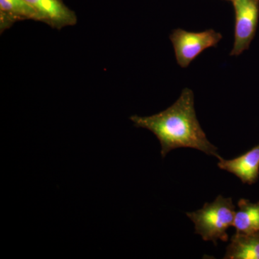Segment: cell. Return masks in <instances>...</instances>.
<instances>
[{
	"instance_id": "cell-1",
	"label": "cell",
	"mask_w": 259,
	"mask_h": 259,
	"mask_svg": "<svg viewBox=\"0 0 259 259\" xmlns=\"http://www.w3.org/2000/svg\"><path fill=\"white\" fill-rule=\"evenodd\" d=\"M130 120L136 127L147 129L156 136L162 158L179 148H194L217 158L220 156L197 120L194 95L190 89H184L178 100L166 110L148 117L133 115Z\"/></svg>"
},
{
	"instance_id": "cell-2",
	"label": "cell",
	"mask_w": 259,
	"mask_h": 259,
	"mask_svg": "<svg viewBox=\"0 0 259 259\" xmlns=\"http://www.w3.org/2000/svg\"><path fill=\"white\" fill-rule=\"evenodd\" d=\"M186 214L193 222L195 233L204 241H212L217 245L218 240L228 241L227 231L233 226L236 206L232 198L219 195L212 203H205L202 208Z\"/></svg>"
},
{
	"instance_id": "cell-3",
	"label": "cell",
	"mask_w": 259,
	"mask_h": 259,
	"mask_svg": "<svg viewBox=\"0 0 259 259\" xmlns=\"http://www.w3.org/2000/svg\"><path fill=\"white\" fill-rule=\"evenodd\" d=\"M222 38L221 32L213 29L202 32H190L177 28L170 35L177 64L182 68L188 67L206 49L217 47Z\"/></svg>"
},
{
	"instance_id": "cell-4",
	"label": "cell",
	"mask_w": 259,
	"mask_h": 259,
	"mask_svg": "<svg viewBox=\"0 0 259 259\" xmlns=\"http://www.w3.org/2000/svg\"><path fill=\"white\" fill-rule=\"evenodd\" d=\"M236 13L234 44L231 56L241 55L250 47L258 25L259 0H232Z\"/></svg>"
},
{
	"instance_id": "cell-5",
	"label": "cell",
	"mask_w": 259,
	"mask_h": 259,
	"mask_svg": "<svg viewBox=\"0 0 259 259\" xmlns=\"http://www.w3.org/2000/svg\"><path fill=\"white\" fill-rule=\"evenodd\" d=\"M37 12L40 22L61 30L77 23V17L62 0H25Z\"/></svg>"
},
{
	"instance_id": "cell-6",
	"label": "cell",
	"mask_w": 259,
	"mask_h": 259,
	"mask_svg": "<svg viewBox=\"0 0 259 259\" xmlns=\"http://www.w3.org/2000/svg\"><path fill=\"white\" fill-rule=\"evenodd\" d=\"M218 166L221 169L230 172L239 178L244 184L253 185L259 177V144L247 151L244 154L226 160L221 156L218 157Z\"/></svg>"
},
{
	"instance_id": "cell-7",
	"label": "cell",
	"mask_w": 259,
	"mask_h": 259,
	"mask_svg": "<svg viewBox=\"0 0 259 259\" xmlns=\"http://www.w3.org/2000/svg\"><path fill=\"white\" fill-rule=\"evenodd\" d=\"M40 22L37 12L25 0H0V32L23 20Z\"/></svg>"
},
{
	"instance_id": "cell-8",
	"label": "cell",
	"mask_w": 259,
	"mask_h": 259,
	"mask_svg": "<svg viewBox=\"0 0 259 259\" xmlns=\"http://www.w3.org/2000/svg\"><path fill=\"white\" fill-rule=\"evenodd\" d=\"M224 258L259 259V233H236L227 247Z\"/></svg>"
},
{
	"instance_id": "cell-9",
	"label": "cell",
	"mask_w": 259,
	"mask_h": 259,
	"mask_svg": "<svg viewBox=\"0 0 259 259\" xmlns=\"http://www.w3.org/2000/svg\"><path fill=\"white\" fill-rule=\"evenodd\" d=\"M233 226L236 233H259V202L253 203L248 199H241L238 202Z\"/></svg>"
},
{
	"instance_id": "cell-10",
	"label": "cell",
	"mask_w": 259,
	"mask_h": 259,
	"mask_svg": "<svg viewBox=\"0 0 259 259\" xmlns=\"http://www.w3.org/2000/svg\"><path fill=\"white\" fill-rule=\"evenodd\" d=\"M230 1H232V0H230Z\"/></svg>"
},
{
	"instance_id": "cell-11",
	"label": "cell",
	"mask_w": 259,
	"mask_h": 259,
	"mask_svg": "<svg viewBox=\"0 0 259 259\" xmlns=\"http://www.w3.org/2000/svg\"><path fill=\"white\" fill-rule=\"evenodd\" d=\"M229 1H230V0H229Z\"/></svg>"
}]
</instances>
